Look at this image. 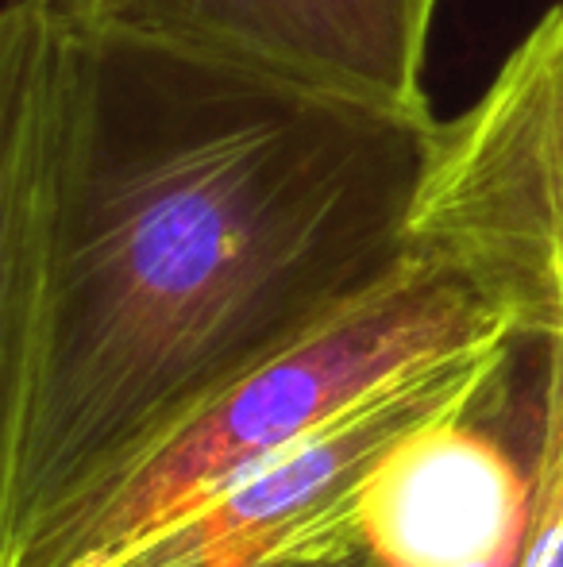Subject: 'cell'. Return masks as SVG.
<instances>
[{
    "label": "cell",
    "mask_w": 563,
    "mask_h": 567,
    "mask_svg": "<svg viewBox=\"0 0 563 567\" xmlns=\"http://www.w3.org/2000/svg\"><path fill=\"white\" fill-rule=\"evenodd\" d=\"M521 348V340H518ZM518 351L459 417L417 433L363 494V537L386 567H467L521 540L529 517V382L513 433L494 429Z\"/></svg>",
    "instance_id": "cell-6"
},
{
    "label": "cell",
    "mask_w": 563,
    "mask_h": 567,
    "mask_svg": "<svg viewBox=\"0 0 563 567\" xmlns=\"http://www.w3.org/2000/svg\"><path fill=\"white\" fill-rule=\"evenodd\" d=\"M143 31L256 62L293 82L432 113L425 59L440 0H90Z\"/></svg>",
    "instance_id": "cell-5"
},
{
    "label": "cell",
    "mask_w": 563,
    "mask_h": 567,
    "mask_svg": "<svg viewBox=\"0 0 563 567\" xmlns=\"http://www.w3.org/2000/svg\"><path fill=\"white\" fill-rule=\"evenodd\" d=\"M432 127L90 0H8L0 567L421 251Z\"/></svg>",
    "instance_id": "cell-1"
},
{
    "label": "cell",
    "mask_w": 563,
    "mask_h": 567,
    "mask_svg": "<svg viewBox=\"0 0 563 567\" xmlns=\"http://www.w3.org/2000/svg\"><path fill=\"white\" fill-rule=\"evenodd\" d=\"M409 231L518 337L563 321V0L471 109L436 120Z\"/></svg>",
    "instance_id": "cell-3"
},
{
    "label": "cell",
    "mask_w": 563,
    "mask_h": 567,
    "mask_svg": "<svg viewBox=\"0 0 563 567\" xmlns=\"http://www.w3.org/2000/svg\"><path fill=\"white\" fill-rule=\"evenodd\" d=\"M282 567H386L383 560L375 556V548L367 540H347V545H336V548H324V553H309L301 560H290Z\"/></svg>",
    "instance_id": "cell-8"
},
{
    "label": "cell",
    "mask_w": 563,
    "mask_h": 567,
    "mask_svg": "<svg viewBox=\"0 0 563 567\" xmlns=\"http://www.w3.org/2000/svg\"><path fill=\"white\" fill-rule=\"evenodd\" d=\"M518 340L475 343L394 374L309 441L93 567H282L367 540L363 494L375 471L417 433L471 410L505 371Z\"/></svg>",
    "instance_id": "cell-4"
},
{
    "label": "cell",
    "mask_w": 563,
    "mask_h": 567,
    "mask_svg": "<svg viewBox=\"0 0 563 567\" xmlns=\"http://www.w3.org/2000/svg\"><path fill=\"white\" fill-rule=\"evenodd\" d=\"M529 355V517L521 567H563V321Z\"/></svg>",
    "instance_id": "cell-7"
},
{
    "label": "cell",
    "mask_w": 563,
    "mask_h": 567,
    "mask_svg": "<svg viewBox=\"0 0 563 567\" xmlns=\"http://www.w3.org/2000/svg\"><path fill=\"white\" fill-rule=\"evenodd\" d=\"M505 337H518V329L502 309L490 306L451 262L417 251L336 321L205 405L136 471L74 509L8 567H93L108 560L155 525L201 506L274 455L309 441L394 374Z\"/></svg>",
    "instance_id": "cell-2"
}]
</instances>
